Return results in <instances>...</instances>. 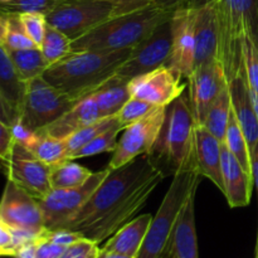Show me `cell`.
I'll use <instances>...</instances> for the list:
<instances>
[{
  "mask_svg": "<svg viewBox=\"0 0 258 258\" xmlns=\"http://www.w3.org/2000/svg\"><path fill=\"white\" fill-rule=\"evenodd\" d=\"M134 48L121 50L71 52L49 66L43 78L64 93L73 102L92 95L117 75Z\"/></svg>",
  "mask_w": 258,
  "mask_h": 258,
  "instance_id": "obj_1",
  "label": "cell"
},
{
  "mask_svg": "<svg viewBox=\"0 0 258 258\" xmlns=\"http://www.w3.org/2000/svg\"><path fill=\"white\" fill-rule=\"evenodd\" d=\"M175 10L158 2L101 23L82 37L72 40V52L112 50L135 48L150 37L160 25L169 22Z\"/></svg>",
  "mask_w": 258,
  "mask_h": 258,
  "instance_id": "obj_2",
  "label": "cell"
},
{
  "mask_svg": "<svg viewBox=\"0 0 258 258\" xmlns=\"http://www.w3.org/2000/svg\"><path fill=\"white\" fill-rule=\"evenodd\" d=\"M194 122L189 96L185 92L166 106L163 127L148 154L150 163L164 176L185 170H197Z\"/></svg>",
  "mask_w": 258,
  "mask_h": 258,
  "instance_id": "obj_3",
  "label": "cell"
},
{
  "mask_svg": "<svg viewBox=\"0 0 258 258\" xmlns=\"http://www.w3.org/2000/svg\"><path fill=\"white\" fill-rule=\"evenodd\" d=\"M212 3L218 24V54L227 80L244 72L243 42L258 24V0H190L189 7Z\"/></svg>",
  "mask_w": 258,
  "mask_h": 258,
  "instance_id": "obj_4",
  "label": "cell"
},
{
  "mask_svg": "<svg viewBox=\"0 0 258 258\" xmlns=\"http://www.w3.org/2000/svg\"><path fill=\"white\" fill-rule=\"evenodd\" d=\"M158 171L146 155L117 169H110L107 176L64 229L82 234L88 227L116 211L140 184Z\"/></svg>",
  "mask_w": 258,
  "mask_h": 258,
  "instance_id": "obj_5",
  "label": "cell"
},
{
  "mask_svg": "<svg viewBox=\"0 0 258 258\" xmlns=\"http://www.w3.org/2000/svg\"><path fill=\"white\" fill-rule=\"evenodd\" d=\"M201 178L198 170L180 171L173 176L136 258H169L178 219L191 194L198 190Z\"/></svg>",
  "mask_w": 258,
  "mask_h": 258,
  "instance_id": "obj_6",
  "label": "cell"
},
{
  "mask_svg": "<svg viewBox=\"0 0 258 258\" xmlns=\"http://www.w3.org/2000/svg\"><path fill=\"white\" fill-rule=\"evenodd\" d=\"M75 105L76 102L47 82L43 76L37 77L28 82L18 123L27 130L38 133Z\"/></svg>",
  "mask_w": 258,
  "mask_h": 258,
  "instance_id": "obj_7",
  "label": "cell"
},
{
  "mask_svg": "<svg viewBox=\"0 0 258 258\" xmlns=\"http://www.w3.org/2000/svg\"><path fill=\"white\" fill-rule=\"evenodd\" d=\"M112 17L113 7L103 0H63L45 19L71 40H76Z\"/></svg>",
  "mask_w": 258,
  "mask_h": 258,
  "instance_id": "obj_8",
  "label": "cell"
},
{
  "mask_svg": "<svg viewBox=\"0 0 258 258\" xmlns=\"http://www.w3.org/2000/svg\"><path fill=\"white\" fill-rule=\"evenodd\" d=\"M108 171V168L96 171L81 186L72 189H53L45 198L39 199L38 202L42 209L45 228L49 231L64 229L100 186Z\"/></svg>",
  "mask_w": 258,
  "mask_h": 258,
  "instance_id": "obj_9",
  "label": "cell"
},
{
  "mask_svg": "<svg viewBox=\"0 0 258 258\" xmlns=\"http://www.w3.org/2000/svg\"><path fill=\"white\" fill-rule=\"evenodd\" d=\"M166 106H156L151 112L141 120L123 128V134L118 140L117 148L113 151L108 169H117L135 160L141 155H148L163 127L165 120Z\"/></svg>",
  "mask_w": 258,
  "mask_h": 258,
  "instance_id": "obj_10",
  "label": "cell"
},
{
  "mask_svg": "<svg viewBox=\"0 0 258 258\" xmlns=\"http://www.w3.org/2000/svg\"><path fill=\"white\" fill-rule=\"evenodd\" d=\"M2 164L9 180L34 197L43 199L53 190L50 185V166L38 160L25 146L15 141L9 158Z\"/></svg>",
  "mask_w": 258,
  "mask_h": 258,
  "instance_id": "obj_11",
  "label": "cell"
},
{
  "mask_svg": "<svg viewBox=\"0 0 258 258\" xmlns=\"http://www.w3.org/2000/svg\"><path fill=\"white\" fill-rule=\"evenodd\" d=\"M170 20L160 25L150 37L134 48L128 59L118 70L120 77L131 81L156 68L169 66L173 45Z\"/></svg>",
  "mask_w": 258,
  "mask_h": 258,
  "instance_id": "obj_12",
  "label": "cell"
},
{
  "mask_svg": "<svg viewBox=\"0 0 258 258\" xmlns=\"http://www.w3.org/2000/svg\"><path fill=\"white\" fill-rule=\"evenodd\" d=\"M186 80L194 122L196 126H202L211 106L228 86V80L217 58L194 68Z\"/></svg>",
  "mask_w": 258,
  "mask_h": 258,
  "instance_id": "obj_13",
  "label": "cell"
},
{
  "mask_svg": "<svg viewBox=\"0 0 258 258\" xmlns=\"http://www.w3.org/2000/svg\"><path fill=\"white\" fill-rule=\"evenodd\" d=\"M0 219L12 229L40 234L45 231L39 202L8 179L0 199Z\"/></svg>",
  "mask_w": 258,
  "mask_h": 258,
  "instance_id": "obj_14",
  "label": "cell"
},
{
  "mask_svg": "<svg viewBox=\"0 0 258 258\" xmlns=\"http://www.w3.org/2000/svg\"><path fill=\"white\" fill-rule=\"evenodd\" d=\"M164 179H165V176L160 171L151 175L143 184H140L116 211L111 212L110 214H107L100 221L93 223L91 227H88L83 232L82 236L97 244H100L105 239L110 238L112 234H115L121 227L125 226L134 216H136L140 212V209L145 206L153 191L158 188V185Z\"/></svg>",
  "mask_w": 258,
  "mask_h": 258,
  "instance_id": "obj_15",
  "label": "cell"
},
{
  "mask_svg": "<svg viewBox=\"0 0 258 258\" xmlns=\"http://www.w3.org/2000/svg\"><path fill=\"white\" fill-rule=\"evenodd\" d=\"M183 76L170 66L156 68L138 76L128 82L131 97L146 101L154 106H168L184 92L188 85Z\"/></svg>",
  "mask_w": 258,
  "mask_h": 258,
  "instance_id": "obj_16",
  "label": "cell"
},
{
  "mask_svg": "<svg viewBox=\"0 0 258 258\" xmlns=\"http://www.w3.org/2000/svg\"><path fill=\"white\" fill-rule=\"evenodd\" d=\"M170 23L173 45L169 66L188 78L196 67V8L176 9Z\"/></svg>",
  "mask_w": 258,
  "mask_h": 258,
  "instance_id": "obj_17",
  "label": "cell"
},
{
  "mask_svg": "<svg viewBox=\"0 0 258 258\" xmlns=\"http://www.w3.org/2000/svg\"><path fill=\"white\" fill-rule=\"evenodd\" d=\"M222 176L223 194L231 208H241L251 202L253 178L247 173L236 156L222 143Z\"/></svg>",
  "mask_w": 258,
  "mask_h": 258,
  "instance_id": "obj_18",
  "label": "cell"
},
{
  "mask_svg": "<svg viewBox=\"0 0 258 258\" xmlns=\"http://www.w3.org/2000/svg\"><path fill=\"white\" fill-rule=\"evenodd\" d=\"M228 87L231 93L232 110L246 136L249 151L252 153L258 144V120L249 95L246 71L236 76L233 80L228 81Z\"/></svg>",
  "mask_w": 258,
  "mask_h": 258,
  "instance_id": "obj_19",
  "label": "cell"
},
{
  "mask_svg": "<svg viewBox=\"0 0 258 258\" xmlns=\"http://www.w3.org/2000/svg\"><path fill=\"white\" fill-rule=\"evenodd\" d=\"M197 170L202 176L212 181L223 193V176H222V141L204 126H196Z\"/></svg>",
  "mask_w": 258,
  "mask_h": 258,
  "instance_id": "obj_20",
  "label": "cell"
},
{
  "mask_svg": "<svg viewBox=\"0 0 258 258\" xmlns=\"http://www.w3.org/2000/svg\"><path fill=\"white\" fill-rule=\"evenodd\" d=\"M196 8V67L213 60L218 54V24L212 3ZM194 67V68H196Z\"/></svg>",
  "mask_w": 258,
  "mask_h": 258,
  "instance_id": "obj_21",
  "label": "cell"
},
{
  "mask_svg": "<svg viewBox=\"0 0 258 258\" xmlns=\"http://www.w3.org/2000/svg\"><path fill=\"white\" fill-rule=\"evenodd\" d=\"M98 120H101L100 110H98L95 96L92 93V95L76 102V105L71 110H68L54 122L40 131L54 136V138L66 139L76 131L81 130V128L86 127V126L91 125Z\"/></svg>",
  "mask_w": 258,
  "mask_h": 258,
  "instance_id": "obj_22",
  "label": "cell"
},
{
  "mask_svg": "<svg viewBox=\"0 0 258 258\" xmlns=\"http://www.w3.org/2000/svg\"><path fill=\"white\" fill-rule=\"evenodd\" d=\"M151 221H153L151 214H141L135 219H131L115 234H112L101 249L105 252H113V253L136 258L143 246Z\"/></svg>",
  "mask_w": 258,
  "mask_h": 258,
  "instance_id": "obj_23",
  "label": "cell"
},
{
  "mask_svg": "<svg viewBox=\"0 0 258 258\" xmlns=\"http://www.w3.org/2000/svg\"><path fill=\"white\" fill-rule=\"evenodd\" d=\"M196 193H193L181 211L174 231L169 258H199L196 229Z\"/></svg>",
  "mask_w": 258,
  "mask_h": 258,
  "instance_id": "obj_24",
  "label": "cell"
},
{
  "mask_svg": "<svg viewBox=\"0 0 258 258\" xmlns=\"http://www.w3.org/2000/svg\"><path fill=\"white\" fill-rule=\"evenodd\" d=\"M28 82L18 73L9 52L0 44V93L19 116Z\"/></svg>",
  "mask_w": 258,
  "mask_h": 258,
  "instance_id": "obj_25",
  "label": "cell"
},
{
  "mask_svg": "<svg viewBox=\"0 0 258 258\" xmlns=\"http://www.w3.org/2000/svg\"><path fill=\"white\" fill-rule=\"evenodd\" d=\"M128 80L116 75L93 93L101 118L116 116L123 105L130 100L131 93L128 90Z\"/></svg>",
  "mask_w": 258,
  "mask_h": 258,
  "instance_id": "obj_26",
  "label": "cell"
},
{
  "mask_svg": "<svg viewBox=\"0 0 258 258\" xmlns=\"http://www.w3.org/2000/svg\"><path fill=\"white\" fill-rule=\"evenodd\" d=\"M27 149L38 160L47 164L50 168L70 160L66 139L54 138V136L48 135L42 131H38L35 140Z\"/></svg>",
  "mask_w": 258,
  "mask_h": 258,
  "instance_id": "obj_27",
  "label": "cell"
},
{
  "mask_svg": "<svg viewBox=\"0 0 258 258\" xmlns=\"http://www.w3.org/2000/svg\"><path fill=\"white\" fill-rule=\"evenodd\" d=\"M8 52L18 73L25 82H29L37 77H42L49 67V63L45 59L39 47L8 50Z\"/></svg>",
  "mask_w": 258,
  "mask_h": 258,
  "instance_id": "obj_28",
  "label": "cell"
},
{
  "mask_svg": "<svg viewBox=\"0 0 258 258\" xmlns=\"http://www.w3.org/2000/svg\"><path fill=\"white\" fill-rule=\"evenodd\" d=\"M232 112V102L229 87L227 86L223 92L218 96L213 105L209 108L208 113L206 116L203 125L211 134H213L219 141L223 143L226 138L227 126H228L229 117Z\"/></svg>",
  "mask_w": 258,
  "mask_h": 258,
  "instance_id": "obj_29",
  "label": "cell"
},
{
  "mask_svg": "<svg viewBox=\"0 0 258 258\" xmlns=\"http://www.w3.org/2000/svg\"><path fill=\"white\" fill-rule=\"evenodd\" d=\"M92 175V171L80 164L67 160L50 169L52 189H72L81 186Z\"/></svg>",
  "mask_w": 258,
  "mask_h": 258,
  "instance_id": "obj_30",
  "label": "cell"
},
{
  "mask_svg": "<svg viewBox=\"0 0 258 258\" xmlns=\"http://www.w3.org/2000/svg\"><path fill=\"white\" fill-rule=\"evenodd\" d=\"M229 151L236 156L237 160L242 165V168L252 175V163H251V151H249L248 144H247L246 136L234 116L233 110L231 112L228 126H227L226 138L223 141Z\"/></svg>",
  "mask_w": 258,
  "mask_h": 258,
  "instance_id": "obj_31",
  "label": "cell"
},
{
  "mask_svg": "<svg viewBox=\"0 0 258 258\" xmlns=\"http://www.w3.org/2000/svg\"><path fill=\"white\" fill-rule=\"evenodd\" d=\"M39 48L49 66H52L72 52V40L57 28L47 24Z\"/></svg>",
  "mask_w": 258,
  "mask_h": 258,
  "instance_id": "obj_32",
  "label": "cell"
},
{
  "mask_svg": "<svg viewBox=\"0 0 258 258\" xmlns=\"http://www.w3.org/2000/svg\"><path fill=\"white\" fill-rule=\"evenodd\" d=\"M120 125L116 118V116L112 117H105L101 118V120L96 121V122L91 123V125L86 126V127L81 128V130L76 131L72 135L67 136L66 138V144H67L68 149V159L72 155L73 153L80 150L81 148L86 145V144L90 143L91 140H93L95 138H97L98 135H101L102 133L107 131L108 128L113 127V126Z\"/></svg>",
  "mask_w": 258,
  "mask_h": 258,
  "instance_id": "obj_33",
  "label": "cell"
},
{
  "mask_svg": "<svg viewBox=\"0 0 258 258\" xmlns=\"http://www.w3.org/2000/svg\"><path fill=\"white\" fill-rule=\"evenodd\" d=\"M121 131H123V128L120 125L108 128L107 131H105L101 135H98L97 138L91 140L88 144H86L80 150L73 153L70 156V160L87 158V156H93L102 153H110V151L113 153L116 150V148H117V136Z\"/></svg>",
  "mask_w": 258,
  "mask_h": 258,
  "instance_id": "obj_34",
  "label": "cell"
},
{
  "mask_svg": "<svg viewBox=\"0 0 258 258\" xmlns=\"http://www.w3.org/2000/svg\"><path fill=\"white\" fill-rule=\"evenodd\" d=\"M3 45L8 50L28 49V48L38 47L25 33L22 22H20L19 14H9L7 33H5L4 40H3Z\"/></svg>",
  "mask_w": 258,
  "mask_h": 258,
  "instance_id": "obj_35",
  "label": "cell"
},
{
  "mask_svg": "<svg viewBox=\"0 0 258 258\" xmlns=\"http://www.w3.org/2000/svg\"><path fill=\"white\" fill-rule=\"evenodd\" d=\"M63 0H12L7 4L0 5L2 12L8 14H22V13H40L49 14Z\"/></svg>",
  "mask_w": 258,
  "mask_h": 258,
  "instance_id": "obj_36",
  "label": "cell"
},
{
  "mask_svg": "<svg viewBox=\"0 0 258 258\" xmlns=\"http://www.w3.org/2000/svg\"><path fill=\"white\" fill-rule=\"evenodd\" d=\"M155 107L156 106L151 105V103L146 102V101L131 97L130 100L123 105V107L121 108L120 112L116 115V118H117L121 127L126 128L127 126H130L131 123L141 120L144 116H146L149 112H151Z\"/></svg>",
  "mask_w": 258,
  "mask_h": 258,
  "instance_id": "obj_37",
  "label": "cell"
},
{
  "mask_svg": "<svg viewBox=\"0 0 258 258\" xmlns=\"http://www.w3.org/2000/svg\"><path fill=\"white\" fill-rule=\"evenodd\" d=\"M243 62L248 86L258 93V47L251 34L243 42Z\"/></svg>",
  "mask_w": 258,
  "mask_h": 258,
  "instance_id": "obj_38",
  "label": "cell"
},
{
  "mask_svg": "<svg viewBox=\"0 0 258 258\" xmlns=\"http://www.w3.org/2000/svg\"><path fill=\"white\" fill-rule=\"evenodd\" d=\"M20 22L28 37L40 47L42 40L44 38L45 28H47V19L44 14L40 13H22L19 14Z\"/></svg>",
  "mask_w": 258,
  "mask_h": 258,
  "instance_id": "obj_39",
  "label": "cell"
},
{
  "mask_svg": "<svg viewBox=\"0 0 258 258\" xmlns=\"http://www.w3.org/2000/svg\"><path fill=\"white\" fill-rule=\"evenodd\" d=\"M44 232L37 238L35 258H59L64 252L66 247L50 242L44 236Z\"/></svg>",
  "mask_w": 258,
  "mask_h": 258,
  "instance_id": "obj_40",
  "label": "cell"
},
{
  "mask_svg": "<svg viewBox=\"0 0 258 258\" xmlns=\"http://www.w3.org/2000/svg\"><path fill=\"white\" fill-rule=\"evenodd\" d=\"M44 236L50 242H53V243L59 244V246L63 247H68L71 244L76 243V242L81 241L82 238H85L81 233L75 231H70V229H55V231L45 229Z\"/></svg>",
  "mask_w": 258,
  "mask_h": 258,
  "instance_id": "obj_41",
  "label": "cell"
},
{
  "mask_svg": "<svg viewBox=\"0 0 258 258\" xmlns=\"http://www.w3.org/2000/svg\"><path fill=\"white\" fill-rule=\"evenodd\" d=\"M103 2H107L112 5L113 17H116V15L126 14V13L143 9V8L153 4L155 0H103Z\"/></svg>",
  "mask_w": 258,
  "mask_h": 258,
  "instance_id": "obj_42",
  "label": "cell"
},
{
  "mask_svg": "<svg viewBox=\"0 0 258 258\" xmlns=\"http://www.w3.org/2000/svg\"><path fill=\"white\" fill-rule=\"evenodd\" d=\"M15 252L17 248H15L13 229L0 219V256L14 257Z\"/></svg>",
  "mask_w": 258,
  "mask_h": 258,
  "instance_id": "obj_43",
  "label": "cell"
},
{
  "mask_svg": "<svg viewBox=\"0 0 258 258\" xmlns=\"http://www.w3.org/2000/svg\"><path fill=\"white\" fill-rule=\"evenodd\" d=\"M15 143L13 128L0 120V163L7 160Z\"/></svg>",
  "mask_w": 258,
  "mask_h": 258,
  "instance_id": "obj_44",
  "label": "cell"
},
{
  "mask_svg": "<svg viewBox=\"0 0 258 258\" xmlns=\"http://www.w3.org/2000/svg\"><path fill=\"white\" fill-rule=\"evenodd\" d=\"M0 120L4 123H7L8 126L13 127L15 123H18V120H19V116L12 108V106L7 102L3 95L0 93Z\"/></svg>",
  "mask_w": 258,
  "mask_h": 258,
  "instance_id": "obj_45",
  "label": "cell"
},
{
  "mask_svg": "<svg viewBox=\"0 0 258 258\" xmlns=\"http://www.w3.org/2000/svg\"><path fill=\"white\" fill-rule=\"evenodd\" d=\"M37 238L33 239V241H30V242H27V243H24L23 246H20L19 248L17 249V252H15L14 257L15 258H35Z\"/></svg>",
  "mask_w": 258,
  "mask_h": 258,
  "instance_id": "obj_46",
  "label": "cell"
},
{
  "mask_svg": "<svg viewBox=\"0 0 258 258\" xmlns=\"http://www.w3.org/2000/svg\"><path fill=\"white\" fill-rule=\"evenodd\" d=\"M251 163H252V178H253V185L256 186L257 197H258V144L254 150L251 153ZM256 252H258V238Z\"/></svg>",
  "mask_w": 258,
  "mask_h": 258,
  "instance_id": "obj_47",
  "label": "cell"
},
{
  "mask_svg": "<svg viewBox=\"0 0 258 258\" xmlns=\"http://www.w3.org/2000/svg\"><path fill=\"white\" fill-rule=\"evenodd\" d=\"M155 2L160 3V4L170 8V9L176 10V9H179V8L189 7V3H190V0H155Z\"/></svg>",
  "mask_w": 258,
  "mask_h": 258,
  "instance_id": "obj_48",
  "label": "cell"
},
{
  "mask_svg": "<svg viewBox=\"0 0 258 258\" xmlns=\"http://www.w3.org/2000/svg\"><path fill=\"white\" fill-rule=\"evenodd\" d=\"M8 18H9V14L0 10V44H3V40H4L5 33H7Z\"/></svg>",
  "mask_w": 258,
  "mask_h": 258,
  "instance_id": "obj_49",
  "label": "cell"
},
{
  "mask_svg": "<svg viewBox=\"0 0 258 258\" xmlns=\"http://www.w3.org/2000/svg\"><path fill=\"white\" fill-rule=\"evenodd\" d=\"M97 258H133L128 256H123V254H118V253H113V252H105L100 248L98 251Z\"/></svg>",
  "mask_w": 258,
  "mask_h": 258,
  "instance_id": "obj_50",
  "label": "cell"
},
{
  "mask_svg": "<svg viewBox=\"0 0 258 258\" xmlns=\"http://www.w3.org/2000/svg\"><path fill=\"white\" fill-rule=\"evenodd\" d=\"M249 95H251V100H252V105H253L254 112H256L257 120H258V93L254 92L251 87H249Z\"/></svg>",
  "mask_w": 258,
  "mask_h": 258,
  "instance_id": "obj_51",
  "label": "cell"
},
{
  "mask_svg": "<svg viewBox=\"0 0 258 258\" xmlns=\"http://www.w3.org/2000/svg\"><path fill=\"white\" fill-rule=\"evenodd\" d=\"M98 251H100V247L97 246L96 248H93L92 251L86 252V253H82V254H78V256H76L73 258H97Z\"/></svg>",
  "mask_w": 258,
  "mask_h": 258,
  "instance_id": "obj_52",
  "label": "cell"
},
{
  "mask_svg": "<svg viewBox=\"0 0 258 258\" xmlns=\"http://www.w3.org/2000/svg\"><path fill=\"white\" fill-rule=\"evenodd\" d=\"M252 38H253V40H254V43H256V45L258 47V24H257V27H256V29H254V32L252 33Z\"/></svg>",
  "mask_w": 258,
  "mask_h": 258,
  "instance_id": "obj_53",
  "label": "cell"
},
{
  "mask_svg": "<svg viewBox=\"0 0 258 258\" xmlns=\"http://www.w3.org/2000/svg\"><path fill=\"white\" fill-rule=\"evenodd\" d=\"M9 2H12V0H0V5L7 4V3H9Z\"/></svg>",
  "mask_w": 258,
  "mask_h": 258,
  "instance_id": "obj_54",
  "label": "cell"
},
{
  "mask_svg": "<svg viewBox=\"0 0 258 258\" xmlns=\"http://www.w3.org/2000/svg\"><path fill=\"white\" fill-rule=\"evenodd\" d=\"M257 254V256H256V258H258V253H256Z\"/></svg>",
  "mask_w": 258,
  "mask_h": 258,
  "instance_id": "obj_55",
  "label": "cell"
}]
</instances>
